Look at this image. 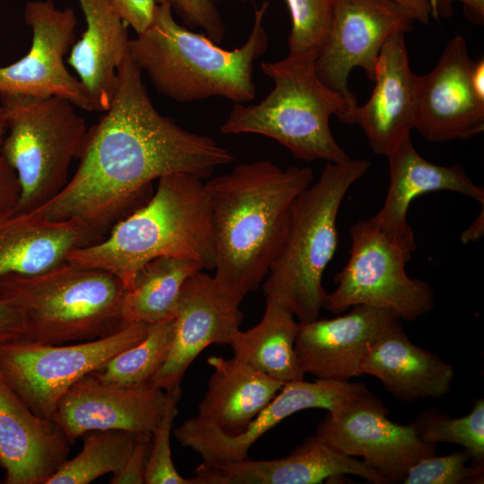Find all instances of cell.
Here are the masks:
<instances>
[{"mask_svg": "<svg viewBox=\"0 0 484 484\" xmlns=\"http://www.w3.org/2000/svg\"><path fill=\"white\" fill-rule=\"evenodd\" d=\"M151 446V433L139 432L133 450L121 471L114 474L111 484H143Z\"/></svg>", "mask_w": 484, "mask_h": 484, "instance_id": "e575fe53", "label": "cell"}, {"mask_svg": "<svg viewBox=\"0 0 484 484\" xmlns=\"http://www.w3.org/2000/svg\"><path fill=\"white\" fill-rule=\"evenodd\" d=\"M5 134H6V128L0 117V150H1Z\"/></svg>", "mask_w": 484, "mask_h": 484, "instance_id": "7bdbcfd3", "label": "cell"}, {"mask_svg": "<svg viewBox=\"0 0 484 484\" xmlns=\"http://www.w3.org/2000/svg\"><path fill=\"white\" fill-rule=\"evenodd\" d=\"M465 449L444 456H428L418 461L408 471L403 484L483 483V463L473 462Z\"/></svg>", "mask_w": 484, "mask_h": 484, "instance_id": "d6a6232c", "label": "cell"}, {"mask_svg": "<svg viewBox=\"0 0 484 484\" xmlns=\"http://www.w3.org/2000/svg\"><path fill=\"white\" fill-rule=\"evenodd\" d=\"M166 398L165 390L150 383L114 385L90 373L59 399L52 420L71 445L94 430L151 433L162 416Z\"/></svg>", "mask_w": 484, "mask_h": 484, "instance_id": "e0dca14e", "label": "cell"}, {"mask_svg": "<svg viewBox=\"0 0 484 484\" xmlns=\"http://www.w3.org/2000/svg\"><path fill=\"white\" fill-rule=\"evenodd\" d=\"M70 443L56 424L35 414L0 372V466L4 484H46Z\"/></svg>", "mask_w": 484, "mask_h": 484, "instance_id": "44dd1931", "label": "cell"}, {"mask_svg": "<svg viewBox=\"0 0 484 484\" xmlns=\"http://www.w3.org/2000/svg\"><path fill=\"white\" fill-rule=\"evenodd\" d=\"M156 1L158 4L169 3V0H156Z\"/></svg>", "mask_w": 484, "mask_h": 484, "instance_id": "ee69618b", "label": "cell"}, {"mask_svg": "<svg viewBox=\"0 0 484 484\" xmlns=\"http://www.w3.org/2000/svg\"><path fill=\"white\" fill-rule=\"evenodd\" d=\"M291 29L289 55L315 61L329 34L333 0H286Z\"/></svg>", "mask_w": 484, "mask_h": 484, "instance_id": "4dcf8cb0", "label": "cell"}, {"mask_svg": "<svg viewBox=\"0 0 484 484\" xmlns=\"http://www.w3.org/2000/svg\"><path fill=\"white\" fill-rule=\"evenodd\" d=\"M471 83L477 97L484 101V59L474 62L471 70Z\"/></svg>", "mask_w": 484, "mask_h": 484, "instance_id": "60d3db41", "label": "cell"}, {"mask_svg": "<svg viewBox=\"0 0 484 484\" xmlns=\"http://www.w3.org/2000/svg\"><path fill=\"white\" fill-rule=\"evenodd\" d=\"M350 236V257L334 277L336 289L325 293L323 307L340 314L356 305H367L406 322L434 308L429 284L407 275L405 265L411 258L369 219L355 222Z\"/></svg>", "mask_w": 484, "mask_h": 484, "instance_id": "9c48e42d", "label": "cell"}, {"mask_svg": "<svg viewBox=\"0 0 484 484\" xmlns=\"http://www.w3.org/2000/svg\"><path fill=\"white\" fill-rule=\"evenodd\" d=\"M360 373L374 376L393 397L406 402L445 395L454 376L450 364L411 341L400 320L372 344Z\"/></svg>", "mask_w": 484, "mask_h": 484, "instance_id": "7402d4cb", "label": "cell"}, {"mask_svg": "<svg viewBox=\"0 0 484 484\" xmlns=\"http://www.w3.org/2000/svg\"><path fill=\"white\" fill-rule=\"evenodd\" d=\"M390 182L383 207L369 220L410 258L416 250L414 232L407 220L411 202L437 191L462 194L484 205V189L476 185L459 164L446 167L424 159L414 148L411 136L386 156Z\"/></svg>", "mask_w": 484, "mask_h": 484, "instance_id": "d6986e66", "label": "cell"}, {"mask_svg": "<svg viewBox=\"0 0 484 484\" xmlns=\"http://www.w3.org/2000/svg\"><path fill=\"white\" fill-rule=\"evenodd\" d=\"M471 59L462 35L450 39L436 66L416 75L414 129L426 141L468 140L484 131V101L471 83Z\"/></svg>", "mask_w": 484, "mask_h": 484, "instance_id": "9a60e30c", "label": "cell"}, {"mask_svg": "<svg viewBox=\"0 0 484 484\" xmlns=\"http://www.w3.org/2000/svg\"><path fill=\"white\" fill-rule=\"evenodd\" d=\"M173 336L174 318L151 324L139 342L117 353L91 374L108 385L148 384L167 359Z\"/></svg>", "mask_w": 484, "mask_h": 484, "instance_id": "f1b7e54d", "label": "cell"}, {"mask_svg": "<svg viewBox=\"0 0 484 484\" xmlns=\"http://www.w3.org/2000/svg\"><path fill=\"white\" fill-rule=\"evenodd\" d=\"M269 6L255 10L250 34L241 47L223 49L204 33L178 24L169 3L158 4L150 26L128 41V55L155 89L177 102L223 98L246 103L255 97L254 62L268 48L264 26Z\"/></svg>", "mask_w": 484, "mask_h": 484, "instance_id": "277c9868", "label": "cell"}, {"mask_svg": "<svg viewBox=\"0 0 484 484\" xmlns=\"http://www.w3.org/2000/svg\"><path fill=\"white\" fill-rule=\"evenodd\" d=\"M78 168L52 199L31 210L50 220H72L91 243L152 195V182L173 173L200 178L234 157L214 139L187 131L158 112L129 55L100 119L88 128Z\"/></svg>", "mask_w": 484, "mask_h": 484, "instance_id": "6da1fadb", "label": "cell"}, {"mask_svg": "<svg viewBox=\"0 0 484 484\" xmlns=\"http://www.w3.org/2000/svg\"><path fill=\"white\" fill-rule=\"evenodd\" d=\"M196 261L173 256L155 258L136 272L123 302V321L154 324L174 318L186 280L202 271Z\"/></svg>", "mask_w": 484, "mask_h": 484, "instance_id": "4316f807", "label": "cell"}, {"mask_svg": "<svg viewBox=\"0 0 484 484\" xmlns=\"http://www.w3.org/2000/svg\"><path fill=\"white\" fill-rule=\"evenodd\" d=\"M371 167L368 160L328 162L318 180L290 206L288 229L264 284L265 298L279 301L298 323L318 318L326 291L324 272L339 243L337 216L348 190Z\"/></svg>", "mask_w": 484, "mask_h": 484, "instance_id": "5b68a950", "label": "cell"}, {"mask_svg": "<svg viewBox=\"0 0 484 484\" xmlns=\"http://www.w3.org/2000/svg\"><path fill=\"white\" fill-rule=\"evenodd\" d=\"M183 23L201 29L214 43H220L226 28L215 0H169Z\"/></svg>", "mask_w": 484, "mask_h": 484, "instance_id": "836d02e7", "label": "cell"}, {"mask_svg": "<svg viewBox=\"0 0 484 484\" xmlns=\"http://www.w3.org/2000/svg\"><path fill=\"white\" fill-rule=\"evenodd\" d=\"M26 329L19 312L0 298V347L24 341Z\"/></svg>", "mask_w": 484, "mask_h": 484, "instance_id": "74e56055", "label": "cell"}, {"mask_svg": "<svg viewBox=\"0 0 484 484\" xmlns=\"http://www.w3.org/2000/svg\"><path fill=\"white\" fill-rule=\"evenodd\" d=\"M21 186L14 169L0 153V212L17 206Z\"/></svg>", "mask_w": 484, "mask_h": 484, "instance_id": "f35d334b", "label": "cell"}, {"mask_svg": "<svg viewBox=\"0 0 484 484\" xmlns=\"http://www.w3.org/2000/svg\"><path fill=\"white\" fill-rule=\"evenodd\" d=\"M456 1L462 3L464 15L471 22L483 26L484 0H428L430 17L436 21L450 18Z\"/></svg>", "mask_w": 484, "mask_h": 484, "instance_id": "8d00e7d4", "label": "cell"}, {"mask_svg": "<svg viewBox=\"0 0 484 484\" xmlns=\"http://www.w3.org/2000/svg\"><path fill=\"white\" fill-rule=\"evenodd\" d=\"M207 363L212 373L196 417L228 435L242 433L285 384L234 357Z\"/></svg>", "mask_w": 484, "mask_h": 484, "instance_id": "cb8c5ba5", "label": "cell"}, {"mask_svg": "<svg viewBox=\"0 0 484 484\" xmlns=\"http://www.w3.org/2000/svg\"><path fill=\"white\" fill-rule=\"evenodd\" d=\"M173 256L214 270L215 248L204 183L189 173L160 177L141 207L117 222L98 242L73 248L66 262L109 272L126 290L150 261Z\"/></svg>", "mask_w": 484, "mask_h": 484, "instance_id": "3957f363", "label": "cell"}, {"mask_svg": "<svg viewBox=\"0 0 484 484\" xmlns=\"http://www.w3.org/2000/svg\"><path fill=\"white\" fill-rule=\"evenodd\" d=\"M312 182L308 167L258 160L204 183L219 289L243 299L259 287L283 242L292 202Z\"/></svg>", "mask_w": 484, "mask_h": 484, "instance_id": "7a4b0ae2", "label": "cell"}, {"mask_svg": "<svg viewBox=\"0 0 484 484\" xmlns=\"http://www.w3.org/2000/svg\"><path fill=\"white\" fill-rule=\"evenodd\" d=\"M388 409L370 391L321 420L315 436L332 449L360 456L388 483L402 482L419 460L435 455L436 445L422 441L415 425L390 420Z\"/></svg>", "mask_w": 484, "mask_h": 484, "instance_id": "7c38bea8", "label": "cell"}, {"mask_svg": "<svg viewBox=\"0 0 484 484\" xmlns=\"http://www.w3.org/2000/svg\"><path fill=\"white\" fill-rule=\"evenodd\" d=\"M162 416L151 432V446L145 473V484H191L176 469L171 456L170 435L178 413L181 387L168 390Z\"/></svg>", "mask_w": 484, "mask_h": 484, "instance_id": "1f68e13d", "label": "cell"}, {"mask_svg": "<svg viewBox=\"0 0 484 484\" xmlns=\"http://www.w3.org/2000/svg\"><path fill=\"white\" fill-rule=\"evenodd\" d=\"M242 300L222 291L213 276L202 271L189 276L178 298L169 354L150 384L165 391L180 387L187 368L205 348L229 345L243 322Z\"/></svg>", "mask_w": 484, "mask_h": 484, "instance_id": "2e32d148", "label": "cell"}, {"mask_svg": "<svg viewBox=\"0 0 484 484\" xmlns=\"http://www.w3.org/2000/svg\"><path fill=\"white\" fill-rule=\"evenodd\" d=\"M126 288L113 273L65 262L0 278V298L21 315L26 341L65 344L108 336L125 325Z\"/></svg>", "mask_w": 484, "mask_h": 484, "instance_id": "8992f818", "label": "cell"}, {"mask_svg": "<svg viewBox=\"0 0 484 484\" xmlns=\"http://www.w3.org/2000/svg\"><path fill=\"white\" fill-rule=\"evenodd\" d=\"M241 1H247V0H241Z\"/></svg>", "mask_w": 484, "mask_h": 484, "instance_id": "f6af8a7d", "label": "cell"}, {"mask_svg": "<svg viewBox=\"0 0 484 484\" xmlns=\"http://www.w3.org/2000/svg\"><path fill=\"white\" fill-rule=\"evenodd\" d=\"M265 311L255 326L232 334L233 357L283 383L303 380L295 350L298 322L284 305L265 298Z\"/></svg>", "mask_w": 484, "mask_h": 484, "instance_id": "484cf974", "label": "cell"}, {"mask_svg": "<svg viewBox=\"0 0 484 484\" xmlns=\"http://www.w3.org/2000/svg\"><path fill=\"white\" fill-rule=\"evenodd\" d=\"M395 320L388 310L356 305L343 315L298 323L295 350L303 372L333 381L360 376L368 350Z\"/></svg>", "mask_w": 484, "mask_h": 484, "instance_id": "ac0fdd59", "label": "cell"}, {"mask_svg": "<svg viewBox=\"0 0 484 484\" xmlns=\"http://www.w3.org/2000/svg\"><path fill=\"white\" fill-rule=\"evenodd\" d=\"M91 243L88 232L72 220H50L30 211L0 212V278L34 274L66 262L73 248Z\"/></svg>", "mask_w": 484, "mask_h": 484, "instance_id": "603a6c76", "label": "cell"}, {"mask_svg": "<svg viewBox=\"0 0 484 484\" xmlns=\"http://www.w3.org/2000/svg\"><path fill=\"white\" fill-rule=\"evenodd\" d=\"M414 21L392 0H333L332 26L315 61L320 81L356 107L348 78L355 67L374 81L379 53L398 32L411 31Z\"/></svg>", "mask_w": 484, "mask_h": 484, "instance_id": "5bb4252c", "label": "cell"}, {"mask_svg": "<svg viewBox=\"0 0 484 484\" xmlns=\"http://www.w3.org/2000/svg\"><path fill=\"white\" fill-rule=\"evenodd\" d=\"M484 235V214L483 207L481 212L478 217L472 221L471 226L465 229L461 236V239L463 244L469 242H476Z\"/></svg>", "mask_w": 484, "mask_h": 484, "instance_id": "b9f144b4", "label": "cell"}, {"mask_svg": "<svg viewBox=\"0 0 484 484\" xmlns=\"http://www.w3.org/2000/svg\"><path fill=\"white\" fill-rule=\"evenodd\" d=\"M139 432L109 429L84 434L83 446L64 464L46 484H88L99 477L118 473L136 442Z\"/></svg>", "mask_w": 484, "mask_h": 484, "instance_id": "83f0119b", "label": "cell"}, {"mask_svg": "<svg viewBox=\"0 0 484 484\" xmlns=\"http://www.w3.org/2000/svg\"><path fill=\"white\" fill-rule=\"evenodd\" d=\"M23 19L32 32L31 45L22 58L0 67V94L55 96L86 111H102L65 65L64 57L75 42L73 9H60L52 0H31L25 4Z\"/></svg>", "mask_w": 484, "mask_h": 484, "instance_id": "8fae6325", "label": "cell"}, {"mask_svg": "<svg viewBox=\"0 0 484 484\" xmlns=\"http://www.w3.org/2000/svg\"><path fill=\"white\" fill-rule=\"evenodd\" d=\"M126 25L137 34L143 32L152 22L158 3L156 0H112Z\"/></svg>", "mask_w": 484, "mask_h": 484, "instance_id": "d590c367", "label": "cell"}, {"mask_svg": "<svg viewBox=\"0 0 484 484\" xmlns=\"http://www.w3.org/2000/svg\"><path fill=\"white\" fill-rule=\"evenodd\" d=\"M415 22L428 24L431 19L428 0H392Z\"/></svg>", "mask_w": 484, "mask_h": 484, "instance_id": "ab89813d", "label": "cell"}, {"mask_svg": "<svg viewBox=\"0 0 484 484\" xmlns=\"http://www.w3.org/2000/svg\"><path fill=\"white\" fill-rule=\"evenodd\" d=\"M148 327L131 323L108 336L76 344L9 343L0 347V372L35 414L52 419L59 399L75 382L139 342Z\"/></svg>", "mask_w": 484, "mask_h": 484, "instance_id": "30bf717a", "label": "cell"}, {"mask_svg": "<svg viewBox=\"0 0 484 484\" xmlns=\"http://www.w3.org/2000/svg\"><path fill=\"white\" fill-rule=\"evenodd\" d=\"M69 100L55 97L0 94L5 125L0 153L21 186L16 206L31 211L56 196L68 181L88 128Z\"/></svg>", "mask_w": 484, "mask_h": 484, "instance_id": "ba28073f", "label": "cell"}, {"mask_svg": "<svg viewBox=\"0 0 484 484\" xmlns=\"http://www.w3.org/2000/svg\"><path fill=\"white\" fill-rule=\"evenodd\" d=\"M369 390L362 383L316 379L285 383L272 401L240 434L228 435L196 416L173 429L178 443L198 454L205 463L246 459L252 445L264 434L294 413L322 409L337 413Z\"/></svg>", "mask_w": 484, "mask_h": 484, "instance_id": "4fadbf2b", "label": "cell"}, {"mask_svg": "<svg viewBox=\"0 0 484 484\" xmlns=\"http://www.w3.org/2000/svg\"><path fill=\"white\" fill-rule=\"evenodd\" d=\"M86 29L67 59L104 112L112 100L117 69L128 54L126 24L112 0H78Z\"/></svg>", "mask_w": 484, "mask_h": 484, "instance_id": "d4e9b609", "label": "cell"}, {"mask_svg": "<svg viewBox=\"0 0 484 484\" xmlns=\"http://www.w3.org/2000/svg\"><path fill=\"white\" fill-rule=\"evenodd\" d=\"M404 35L395 33L384 44L368 100L339 118L345 124L359 125L377 156H386L414 129L416 74L410 66Z\"/></svg>", "mask_w": 484, "mask_h": 484, "instance_id": "ffe728a7", "label": "cell"}, {"mask_svg": "<svg viewBox=\"0 0 484 484\" xmlns=\"http://www.w3.org/2000/svg\"><path fill=\"white\" fill-rule=\"evenodd\" d=\"M260 66L272 79L273 89L257 104H235L220 132L264 135L307 162L349 160L332 134L330 117L340 118L355 107L320 81L315 61L288 55L276 62H262Z\"/></svg>", "mask_w": 484, "mask_h": 484, "instance_id": "52a82bcc", "label": "cell"}, {"mask_svg": "<svg viewBox=\"0 0 484 484\" xmlns=\"http://www.w3.org/2000/svg\"><path fill=\"white\" fill-rule=\"evenodd\" d=\"M419 438L427 443L461 445L474 462H484V400L478 399L467 415L449 418L436 411L421 413L413 423Z\"/></svg>", "mask_w": 484, "mask_h": 484, "instance_id": "f546056e", "label": "cell"}]
</instances>
